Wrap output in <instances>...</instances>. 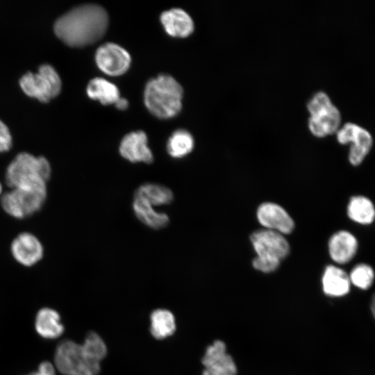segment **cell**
<instances>
[{
  "label": "cell",
  "instance_id": "cell-1",
  "mask_svg": "<svg viewBox=\"0 0 375 375\" xmlns=\"http://www.w3.org/2000/svg\"><path fill=\"white\" fill-rule=\"evenodd\" d=\"M108 15L96 4L76 6L60 16L53 28L57 36L72 47H83L99 40L106 33Z\"/></svg>",
  "mask_w": 375,
  "mask_h": 375
},
{
  "label": "cell",
  "instance_id": "cell-2",
  "mask_svg": "<svg viewBox=\"0 0 375 375\" xmlns=\"http://www.w3.org/2000/svg\"><path fill=\"white\" fill-rule=\"evenodd\" d=\"M183 88L171 76L160 74L145 86L146 107L154 116L168 119L176 115L182 107Z\"/></svg>",
  "mask_w": 375,
  "mask_h": 375
},
{
  "label": "cell",
  "instance_id": "cell-3",
  "mask_svg": "<svg viewBox=\"0 0 375 375\" xmlns=\"http://www.w3.org/2000/svg\"><path fill=\"white\" fill-rule=\"evenodd\" d=\"M50 175L51 167L46 158L22 152L8 166L6 183L10 189L27 184H47Z\"/></svg>",
  "mask_w": 375,
  "mask_h": 375
},
{
  "label": "cell",
  "instance_id": "cell-4",
  "mask_svg": "<svg viewBox=\"0 0 375 375\" xmlns=\"http://www.w3.org/2000/svg\"><path fill=\"white\" fill-rule=\"evenodd\" d=\"M54 366L63 375H97L101 362L91 358L81 344L65 340L56 349Z\"/></svg>",
  "mask_w": 375,
  "mask_h": 375
},
{
  "label": "cell",
  "instance_id": "cell-5",
  "mask_svg": "<svg viewBox=\"0 0 375 375\" xmlns=\"http://www.w3.org/2000/svg\"><path fill=\"white\" fill-rule=\"evenodd\" d=\"M47 197V184L23 185L4 193L1 198L3 209L16 218H24L38 211Z\"/></svg>",
  "mask_w": 375,
  "mask_h": 375
},
{
  "label": "cell",
  "instance_id": "cell-6",
  "mask_svg": "<svg viewBox=\"0 0 375 375\" xmlns=\"http://www.w3.org/2000/svg\"><path fill=\"white\" fill-rule=\"evenodd\" d=\"M19 84L28 95L42 101L56 97L61 89V80L58 72L47 63L40 65L38 72L25 73L20 78Z\"/></svg>",
  "mask_w": 375,
  "mask_h": 375
},
{
  "label": "cell",
  "instance_id": "cell-7",
  "mask_svg": "<svg viewBox=\"0 0 375 375\" xmlns=\"http://www.w3.org/2000/svg\"><path fill=\"white\" fill-rule=\"evenodd\" d=\"M337 140L342 144L351 143L348 160L353 167L360 165L373 146L371 133L365 128L347 122L336 132Z\"/></svg>",
  "mask_w": 375,
  "mask_h": 375
},
{
  "label": "cell",
  "instance_id": "cell-8",
  "mask_svg": "<svg viewBox=\"0 0 375 375\" xmlns=\"http://www.w3.org/2000/svg\"><path fill=\"white\" fill-rule=\"evenodd\" d=\"M250 241L258 256L282 260L290 253V246L285 235L278 232L261 228L253 232Z\"/></svg>",
  "mask_w": 375,
  "mask_h": 375
},
{
  "label": "cell",
  "instance_id": "cell-9",
  "mask_svg": "<svg viewBox=\"0 0 375 375\" xmlns=\"http://www.w3.org/2000/svg\"><path fill=\"white\" fill-rule=\"evenodd\" d=\"M204 369L201 375H237L233 358L228 353L226 344L215 340L207 347L201 358Z\"/></svg>",
  "mask_w": 375,
  "mask_h": 375
},
{
  "label": "cell",
  "instance_id": "cell-10",
  "mask_svg": "<svg viewBox=\"0 0 375 375\" xmlns=\"http://www.w3.org/2000/svg\"><path fill=\"white\" fill-rule=\"evenodd\" d=\"M256 218L262 228L274 231L284 235L294 229V219L281 205L271 201L263 202L256 210Z\"/></svg>",
  "mask_w": 375,
  "mask_h": 375
},
{
  "label": "cell",
  "instance_id": "cell-11",
  "mask_svg": "<svg viewBox=\"0 0 375 375\" xmlns=\"http://www.w3.org/2000/svg\"><path fill=\"white\" fill-rule=\"evenodd\" d=\"M99 68L110 76H119L125 73L131 64L129 53L121 46L108 42L100 46L95 54Z\"/></svg>",
  "mask_w": 375,
  "mask_h": 375
},
{
  "label": "cell",
  "instance_id": "cell-12",
  "mask_svg": "<svg viewBox=\"0 0 375 375\" xmlns=\"http://www.w3.org/2000/svg\"><path fill=\"white\" fill-rule=\"evenodd\" d=\"M359 241L351 231L340 229L334 232L328 240V253L333 264L342 266L351 262L359 249Z\"/></svg>",
  "mask_w": 375,
  "mask_h": 375
},
{
  "label": "cell",
  "instance_id": "cell-13",
  "mask_svg": "<svg viewBox=\"0 0 375 375\" xmlns=\"http://www.w3.org/2000/svg\"><path fill=\"white\" fill-rule=\"evenodd\" d=\"M147 137L142 131L126 134L121 141L119 153L131 162L150 164L153 161V155L148 147Z\"/></svg>",
  "mask_w": 375,
  "mask_h": 375
},
{
  "label": "cell",
  "instance_id": "cell-14",
  "mask_svg": "<svg viewBox=\"0 0 375 375\" xmlns=\"http://www.w3.org/2000/svg\"><path fill=\"white\" fill-rule=\"evenodd\" d=\"M321 283L324 294L331 298L344 297L349 294L352 288L348 272L335 264L325 267Z\"/></svg>",
  "mask_w": 375,
  "mask_h": 375
},
{
  "label": "cell",
  "instance_id": "cell-15",
  "mask_svg": "<svg viewBox=\"0 0 375 375\" xmlns=\"http://www.w3.org/2000/svg\"><path fill=\"white\" fill-rule=\"evenodd\" d=\"M308 128L318 138L337 132L341 122L339 109L332 103L310 114Z\"/></svg>",
  "mask_w": 375,
  "mask_h": 375
},
{
  "label": "cell",
  "instance_id": "cell-16",
  "mask_svg": "<svg viewBox=\"0 0 375 375\" xmlns=\"http://www.w3.org/2000/svg\"><path fill=\"white\" fill-rule=\"evenodd\" d=\"M14 258L24 266H32L43 256V247L39 240L30 233H20L11 244Z\"/></svg>",
  "mask_w": 375,
  "mask_h": 375
},
{
  "label": "cell",
  "instance_id": "cell-17",
  "mask_svg": "<svg viewBox=\"0 0 375 375\" xmlns=\"http://www.w3.org/2000/svg\"><path fill=\"white\" fill-rule=\"evenodd\" d=\"M347 216L353 223L360 226H370L375 222V204L367 196L354 194L347 202Z\"/></svg>",
  "mask_w": 375,
  "mask_h": 375
},
{
  "label": "cell",
  "instance_id": "cell-18",
  "mask_svg": "<svg viewBox=\"0 0 375 375\" xmlns=\"http://www.w3.org/2000/svg\"><path fill=\"white\" fill-rule=\"evenodd\" d=\"M165 31L173 37L185 38L194 31V22L190 15L181 8H172L160 15Z\"/></svg>",
  "mask_w": 375,
  "mask_h": 375
},
{
  "label": "cell",
  "instance_id": "cell-19",
  "mask_svg": "<svg viewBox=\"0 0 375 375\" xmlns=\"http://www.w3.org/2000/svg\"><path fill=\"white\" fill-rule=\"evenodd\" d=\"M35 328L37 333L45 339L59 338L64 331L59 313L50 308H43L38 310Z\"/></svg>",
  "mask_w": 375,
  "mask_h": 375
},
{
  "label": "cell",
  "instance_id": "cell-20",
  "mask_svg": "<svg viewBox=\"0 0 375 375\" xmlns=\"http://www.w3.org/2000/svg\"><path fill=\"white\" fill-rule=\"evenodd\" d=\"M133 209L136 217L148 227L158 230L165 228L169 223V216L159 212L144 200L133 197Z\"/></svg>",
  "mask_w": 375,
  "mask_h": 375
},
{
  "label": "cell",
  "instance_id": "cell-21",
  "mask_svg": "<svg viewBox=\"0 0 375 375\" xmlns=\"http://www.w3.org/2000/svg\"><path fill=\"white\" fill-rule=\"evenodd\" d=\"M133 197L140 198L152 206H155L170 204L174 200V194L165 185L147 183L135 190Z\"/></svg>",
  "mask_w": 375,
  "mask_h": 375
},
{
  "label": "cell",
  "instance_id": "cell-22",
  "mask_svg": "<svg viewBox=\"0 0 375 375\" xmlns=\"http://www.w3.org/2000/svg\"><path fill=\"white\" fill-rule=\"evenodd\" d=\"M176 328L175 317L171 311L159 308L151 313L150 332L154 338L165 339L174 334Z\"/></svg>",
  "mask_w": 375,
  "mask_h": 375
},
{
  "label": "cell",
  "instance_id": "cell-23",
  "mask_svg": "<svg viewBox=\"0 0 375 375\" xmlns=\"http://www.w3.org/2000/svg\"><path fill=\"white\" fill-rule=\"evenodd\" d=\"M86 90L90 98L98 100L103 105L115 104L120 97L117 87L103 78L92 79Z\"/></svg>",
  "mask_w": 375,
  "mask_h": 375
},
{
  "label": "cell",
  "instance_id": "cell-24",
  "mask_svg": "<svg viewBox=\"0 0 375 375\" xmlns=\"http://www.w3.org/2000/svg\"><path fill=\"white\" fill-rule=\"evenodd\" d=\"M194 146V141L191 133L184 129H178L168 139L167 151L172 157L181 158L189 154Z\"/></svg>",
  "mask_w": 375,
  "mask_h": 375
},
{
  "label": "cell",
  "instance_id": "cell-25",
  "mask_svg": "<svg viewBox=\"0 0 375 375\" xmlns=\"http://www.w3.org/2000/svg\"><path fill=\"white\" fill-rule=\"evenodd\" d=\"M348 274L351 286L360 290H369L374 284L375 270L369 263L358 262Z\"/></svg>",
  "mask_w": 375,
  "mask_h": 375
},
{
  "label": "cell",
  "instance_id": "cell-26",
  "mask_svg": "<svg viewBox=\"0 0 375 375\" xmlns=\"http://www.w3.org/2000/svg\"><path fill=\"white\" fill-rule=\"evenodd\" d=\"M81 344L89 356L99 362H101L106 356V343L95 332L88 333Z\"/></svg>",
  "mask_w": 375,
  "mask_h": 375
},
{
  "label": "cell",
  "instance_id": "cell-27",
  "mask_svg": "<svg viewBox=\"0 0 375 375\" xmlns=\"http://www.w3.org/2000/svg\"><path fill=\"white\" fill-rule=\"evenodd\" d=\"M281 260L275 258L256 256L252 260L253 267L262 273H271L279 267Z\"/></svg>",
  "mask_w": 375,
  "mask_h": 375
},
{
  "label": "cell",
  "instance_id": "cell-28",
  "mask_svg": "<svg viewBox=\"0 0 375 375\" xmlns=\"http://www.w3.org/2000/svg\"><path fill=\"white\" fill-rule=\"evenodd\" d=\"M12 145V137L6 124L0 119V152L8 150Z\"/></svg>",
  "mask_w": 375,
  "mask_h": 375
},
{
  "label": "cell",
  "instance_id": "cell-29",
  "mask_svg": "<svg viewBox=\"0 0 375 375\" xmlns=\"http://www.w3.org/2000/svg\"><path fill=\"white\" fill-rule=\"evenodd\" d=\"M56 367L49 361H44L40 364L38 369L27 375H56Z\"/></svg>",
  "mask_w": 375,
  "mask_h": 375
},
{
  "label": "cell",
  "instance_id": "cell-30",
  "mask_svg": "<svg viewBox=\"0 0 375 375\" xmlns=\"http://www.w3.org/2000/svg\"><path fill=\"white\" fill-rule=\"evenodd\" d=\"M115 105L117 109L124 110L128 108V102L126 99L119 97Z\"/></svg>",
  "mask_w": 375,
  "mask_h": 375
},
{
  "label": "cell",
  "instance_id": "cell-31",
  "mask_svg": "<svg viewBox=\"0 0 375 375\" xmlns=\"http://www.w3.org/2000/svg\"><path fill=\"white\" fill-rule=\"evenodd\" d=\"M369 310L372 317L375 320V291L372 294L369 301Z\"/></svg>",
  "mask_w": 375,
  "mask_h": 375
},
{
  "label": "cell",
  "instance_id": "cell-32",
  "mask_svg": "<svg viewBox=\"0 0 375 375\" xmlns=\"http://www.w3.org/2000/svg\"><path fill=\"white\" fill-rule=\"evenodd\" d=\"M1 190H2V187H1V183H0V196H1Z\"/></svg>",
  "mask_w": 375,
  "mask_h": 375
}]
</instances>
